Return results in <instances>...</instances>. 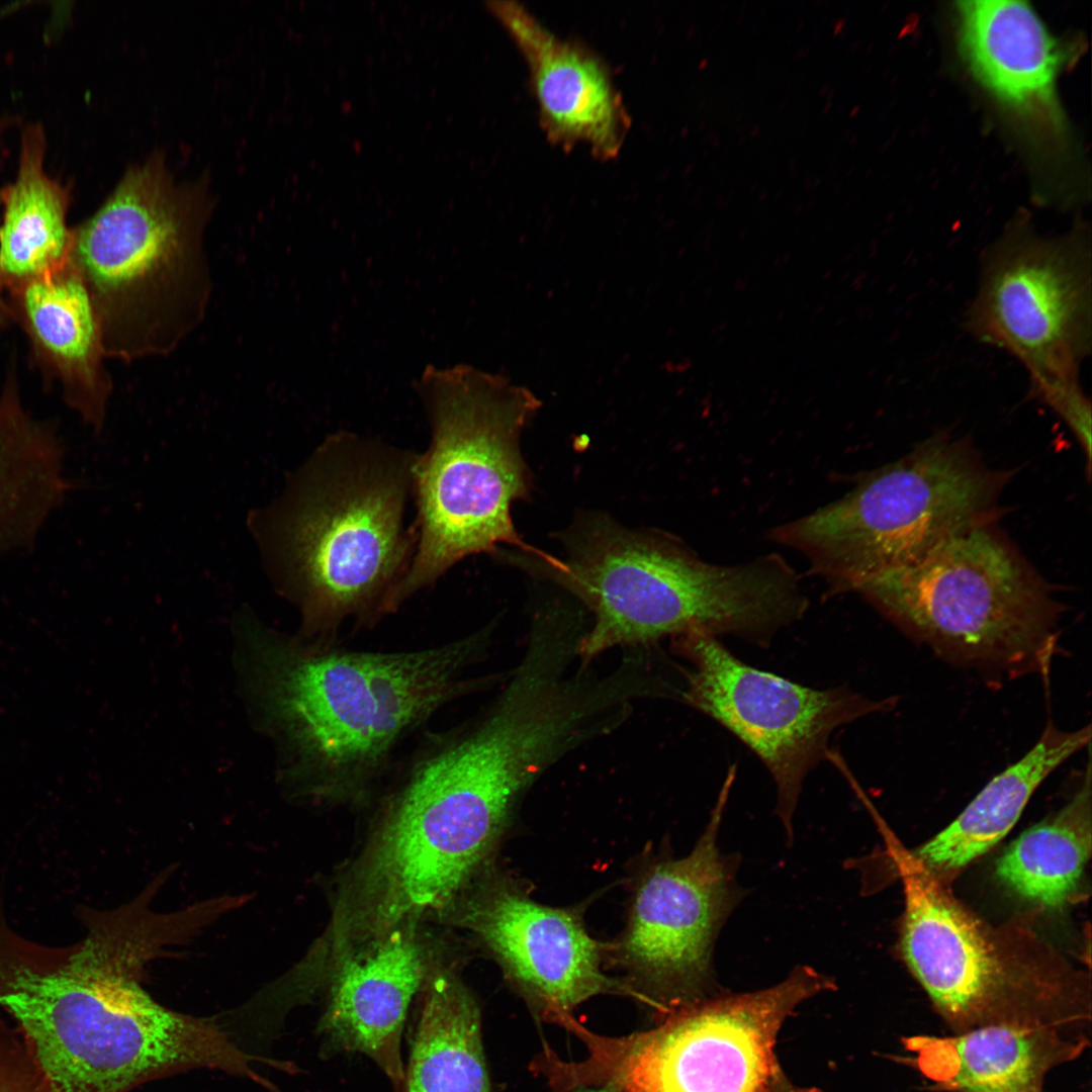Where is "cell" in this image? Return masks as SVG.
I'll list each match as a JSON object with an SVG mask.
<instances>
[{
	"label": "cell",
	"mask_w": 1092,
	"mask_h": 1092,
	"mask_svg": "<svg viewBox=\"0 0 1092 1092\" xmlns=\"http://www.w3.org/2000/svg\"><path fill=\"white\" fill-rule=\"evenodd\" d=\"M428 971L415 926L346 951L326 978L329 997L318 1023L326 1046L366 1055L393 1084H403L400 1039L408 1007Z\"/></svg>",
	"instance_id": "cell-16"
},
{
	"label": "cell",
	"mask_w": 1092,
	"mask_h": 1092,
	"mask_svg": "<svg viewBox=\"0 0 1092 1092\" xmlns=\"http://www.w3.org/2000/svg\"><path fill=\"white\" fill-rule=\"evenodd\" d=\"M431 441L413 466L417 542L392 602L394 613L463 558L525 545L511 509L529 493L520 438L540 407L528 389L460 364L428 365L414 382Z\"/></svg>",
	"instance_id": "cell-6"
},
{
	"label": "cell",
	"mask_w": 1092,
	"mask_h": 1092,
	"mask_svg": "<svg viewBox=\"0 0 1092 1092\" xmlns=\"http://www.w3.org/2000/svg\"><path fill=\"white\" fill-rule=\"evenodd\" d=\"M577 1092H612V1091H610V1090H608L606 1088L600 1087V1088H597V1089H590V1090H585V1091H577Z\"/></svg>",
	"instance_id": "cell-28"
},
{
	"label": "cell",
	"mask_w": 1092,
	"mask_h": 1092,
	"mask_svg": "<svg viewBox=\"0 0 1092 1092\" xmlns=\"http://www.w3.org/2000/svg\"><path fill=\"white\" fill-rule=\"evenodd\" d=\"M1087 1029L1000 1023L905 1040L914 1067L943 1092H1043L1055 1068L1089 1046Z\"/></svg>",
	"instance_id": "cell-19"
},
{
	"label": "cell",
	"mask_w": 1092,
	"mask_h": 1092,
	"mask_svg": "<svg viewBox=\"0 0 1092 1092\" xmlns=\"http://www.w3.org/2000/svg\"><path fill=\"white\" fill-rule=\"evenodd\" d=\"M782 1092H811L810 1090L799 1088L795 1085L788 1086Z\"/></svg>",
	"instance_id": "cell-27"
},
{
	"label": "cell",
	"mask_w": 1092,
	"mask_h": 1092,
	"mask_svg": "<svg viewBox=\"0 0 1092 1092\" xmlns=\"http://www.w3.org/2000/svg\"><path fill=\"white\" fill-rule=\"evenodd\" d=\"M566 548L565 559L542 552L534 558L594 615L577 650L583 667L611 648L645 646L694 629L766 647L808 605L795 571L777 554L714 564L670 537L631 531L601 516L575 527Z\"/></svg>",
	"instance_id": "cell-5"
},
{
	"label": "cell",
	"mask_w": 1092,
	"mask_h": 1092,
	"mask_svg": "<svg viewBox=\"0 0 1092 1092\" xmlns=\"http://www.w3.org/2000/svg\"><path fill=\"white\" fill-rule=\"evenodd\" d=\"M905 893L901 950L952 1033L1000 1023L1043 1024L1048 991L1007 976L973 917L912 854H896Z\"/></svg>",
	"instance_id": "cell-14"
},
{
	"label": "cell",
	"mask_w": 1092,
	"mask_h": 1092,
	"mask_svg": "<svg viewBox=\"0 0 1092 1092\" xmlns=\"http://www.w3.org/2000/svg\"><path fill=\"white\" fill-rule=\"evenodd\" d=\"M463 922L543 1019L558 1023L601 994L654 1006L632 985L604 973L602 946L574 911L540 904L512 881L483 887L467 903Z\"/></svg>",
	"instance_id": "cell-15"
},
{
	"label": "cell",
	"mask_w": 1092,
	"mask_h": 1092,
	"mask_svg": "<svg viewBox=\"0 0 1092 1092\" xmlns=\"http://www.w3.org/2000/svg\"><path fill=\"white\" fill-rule=\"evenodd\" d=\"M957 11L960 49L976 79L1022 117L1059 126L1060 55L1033 9L1023 1L968 0Z\"/></svg>",
	"instance_id": "cell-20"
},
{
	"label": "cell",
	"mask_w": 1092,
	"mask_h": 1092,
	"mask_svg": "<svg viewBox=\"0 0 1092 1092\" xmlns=\"http://www.w3.org/2000/svg\"><path fill=\"white\" fill-rule=\"evenodd\" d=\"M1073 799L1016 838L996 862L999 880L1021 898L1060 907L1076 892L1091 851V764Z\"/></svg>",
	"instance_id": "cell-25"
},
{
	"label": "cell",
	"mask_w": 1092,
	"mask_h": 1092,
	"mask_svg": "<svg viewBox=\"0 0 1092 1092\" xmlns=\"http://www.w3.org/2000/svg\"><path fill=\"white\" fill-rule=\"evenodd\" d=\"M65 457L57 423L24 406L13 359L0 391V557L30 550L73 489Z\"/></svg>",
	"instance_id": "cell-21"
},
{
	"label": "cell",
	"mask_w": 1092,
	"mask_h": 1092,
	"mask_svg": "<svg viewBox=\"0 0 1092 1092\" xmlns=\"http://www.w3.org/2000/svg\"><path fill=\"white\" fill-rule=\"evenodd\" d=\"M1091 728L1062 731L1052 723L1019 760L991 779L964 811L920 846L913 857L929 873L959 870L998 843L1014 826L1038 786L1090 745Z\"/></svg>",
	"instance_id": "cell-22"
},
{
	"label": "cell",
	"mask_w": 1092,
	"mask_h": 1092,
	"mask_svg": "<svg viewBox=\"0 0 1092 1092\" xmlns=\"http://www.w3.org/2000/svg\"><path fill=\"white\" fill-rule=\"evenodd\" d=\"M251 702L276 743L282 784L316 805L371 800L403 744L451 703L488 688L470 676L492 625L439 645L367 651L287 636L237 619Z\"/></svg>",
	"instance_id": "cell-2"
},
{
	"label": "cell",
	"mask_w": 1092,
	"mask_h": 1092,
	"mask_svg": "<svg viewBox=\"0 0 1092 1092\" xmlns=\"http://www.w3.org/2000/svg\"><path fill=\"white\" fill-rule=\"evenodd\" d=\"M416 453L348 432L327 437L247 525L274 589L300 615L299 637L338 643L392 602L417 535L404 527Z\"/></svg>",
	"instance_id": "cell-3"
},
{
	"label": "cell",
	"mask_w": 1092,
	"mask_h": 1092,
	"mask_svg": "<svg viewBox=\"0 0 1092 1092\" xmlns=\"http://www.w3.org/2000/svg\"><path fill=\"white\" fill-rule=\"evenodd\" d=\"M1008 475L964 439L936 434L839 500L769 532L835 593H858L995 518Z\"/></svg>",
	"instance_id": "cell-8"
},
{
	"label": "cell",
	"mask_w": 1092,
	"mask_h": 1092,
	"mask_svg": "<svg viewBox=\"0 0 1092 1092\" xmlns=\"http://www.w3.org/2000/svg\"><path fill=\"white\" fill-rule=\"evenodd\" d=\"M41 1077L18 1028L0 1013V1092H39Z\"/></svg>",
	"instance_id": "cell-26"
},
{
	"label": "cell",
	"mask_w": 1092,
	"mask_h": 1092,
	"mask_svg": "<svg viewBox=\"0 0 1092 1092\" xmlns=\"http://www.w3.org/2000/svg\"><path fill=\"white\" fill-rule=\"evenodd\" d=\"M158 890L113 910L82 907L86 933L68 946L28 940L0 918V1009L36 1063L40 1092H128L204 1068L257 1078L260 1059L213 1020L168 1009L142 986L150 962L198 931L190 908H151Z\"/></svg>",
	"instance_id": "cell-1"
},
{
	"label": "cell",
	"mask_w": 1092,
	"mask_h": 1092,
	"mask_svg": "<svg viewBox=\"0 0 1092 1092\" xmlns=\"http://www.w3.org/2000/svg\"><path fill=\"white\" fill-rule=\"evenodd\" d=\"M486 6L525 60L547 136L560 146H587L601 159L615 158L629 121L605 62L580 42L550 31L516 1L492 0Z\"/></svg>",
	"instance_id": "cell-17"
},
{
	"label": "cell",
	"mask_w": 1092,
	"mask_h": 1092,
	"mask_svg": "<svg viewBox=\"0 0 1092 1092\" xmlns=\"http://www.w3.org/2000/svg\"><path fill=\"white\" fill-rule=\"evenodd\" d=\"M672 639L689 663L680 699L732 732L764 763L777 788L776 813L792 842L804 780L827 757L833 731L889 708L891 700L873 701L846 687L816 690L751 667L702 629Z\"/></svg>",
	"instance_id": "cell-12"
},
{
	"label": "cell",
	"mask_w": 1092,
	"mask_h": 1092,
	"mask_svg": "<svg viewBox=\"0 0 1092 1092\" xmlns=\"http://www.w3.org/2000/svg\"><path fill=\"white\" fill-rule=\"evenodd\" d=\"M939 654L1010 674L1044 671L1060 608L1046 584L991 523L859 592Z\"/></svg>",
	"instance_id": "cell-10"
},
{
	"label": "cell",
	"mask_w": 1092,
	"mask_h": 1092,
	"mask_svg": "<svg viewBox=\"0 0 1092 1092\" xmlns=\"http://www.w3.org/2000/svg\"><path fill=\"white\" fill-rule=\"evenodd\" d=\"M835 987L834 979L799 965L763 990L671 1005L647 1031L606 1037L574 1019L566 1028L588 1056L575 1063L551 1056L546 1076L559 1092L588 1085L612 1092H775L783 1023L800 1003Z\"/></svg>",
	"instance_id": "cell-9"
},
{
	"label": "cell",
	"mask_w": 1092,
	"mask_h": 1092,
	"mask_svg": "<svg viewBox=\"0 0 1092 1092\" xmlns=\"http://www.w3.org/2000/svg\"><path fill=\"white\" fill-rule=\"evenodd\" d=\"M1091 254L1083 230L1043 238L1021 222L985 252L966 326L1017 358L1030 389L1079 379L1092 346Z\"/></svg>",
	"instance_id": "cell-11"
},
{
	"label": "cell",
	"mask_w": 1092,
	"mask_h": 1092,
	"mask_svg": "<svg viewBox=\"0 0 1092 1092\" xmlns=\"http://www.w3.org/2000/svg\"><path fill=\"white\" fill-rule=\"evenodd\" d=\"M734 770L690 854L662 859L643 876L616 946L620 964L662 1010L699 998L713 980L715 941L744 895L736 880L739 858L717 843Z\"/></svg>",
	"instance_id": "cell-13"
},
{
	"label": "cell",
	"mask_w": 1092,
	"mask_h": 1092,
	"mask_svg": "<svg viewBox=\"0 0 1092 1092\" xmlns=\"http://www.w3.org/2000/svg\"><path fill=\"white\" fill-rule=\"evenodd\" d=\"M384 783L374 834L347 873L328 931L340 948L415 926L456 898L485 864L524 793L468 721L426 732Z\"/></svg>",
	"instance_id": "cell-4"
},
{
	"label": "cell",
	"mask_w": 1092,
	"mask_h": 1092,
	"mask_svg": "<svg viewBox=\"0 0 1092 1092\" xmlns=\"http://www.w3.org/2000/svg\"><path fill=\"white\" fill-rule=\"evenodd\" d=\"M201 188L178 186L160 155L131 166L73 228L70 261L91 297L106 358L167 356L201 324L211 279Z\"/></svg>",
	"instance_id": "cell-7"
},
{
	"label": "cell",
	"mask_w": 1092,
	"mask_h": 1092,
	"mask_svg": "<svg viewBox=\"0 0 1092 1092\" xmlns=\"http://www.w3.org/2000/svg\"><path fill=\"white\" fill-rule=\"evenodd\" d=\"M13 323L25 333L32 364L47 385L57 384L65 403L98 434L112 381L99 322L87 287L70 261L9 291Z\"/></svg>",
	"instance_id": "cell-18"
},
{
	"label": "cell",
	"mask_w": 1092,
	"mask_h": 1092,
	"mask_svg": "<svg viewBox=\"0 0 1092 1092\" xmlns=\"http://www.w3.org/2000/svg\"><path fill=\"white\" fill-rule=\"evenodd\" d=\"M410 1053L405 1092H489L478 1006L452 972L430 973Z\"/></svg>",
	"instance_id": "cell-24"
},
{
	"label": "cell",
	"mask_w": 1092,
	"mask_h": 1092,
	"mask_svg": "<svg viewBox=\"0 0 1092 1092\" xmlns=\"http://www.w3.org/2000/svg\"><path fill=\"white\" fill-rule=\"evenodd\" d=\"M20 138L16 178L1 188L0 275L5 292L65 264L73 238L67 223L71 186L44 169L42 124L27 123Z\"/></svg>",
	"instance_id": "cell-23"
}]
</instances>
